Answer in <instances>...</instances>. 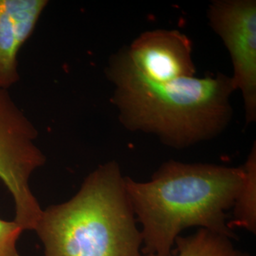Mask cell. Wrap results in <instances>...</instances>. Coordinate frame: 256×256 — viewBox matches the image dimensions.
Returning <instances> with one entry per match:
<instances>
[{
    "label": "cell",
    "mask_w": 256,
    "mask_h": 256,
    "mask_svg": "<svg viewBox=\"0 0 256 256\" xmlns=\"http://www.w3.org/2000/svg\"><path fill=\"white\" fill-rule=\"evenodd\" d=\"M47 4L46 0H0V90L18 82V53Z\"/></svg>",
    "instance_id": "cell-7"
},
{
    "label": "cell",
    "mask_w": 256,
    "mask_h": 256,
    "mask_svg": "<svg viewBox=\"0 0 256 256\" xmlns=\"http://www.w3.org/2000/svg\"><path fill=\"white\" fill-rule=\"evenodd\" d=\"M37 132L8 90H0V180L12 195L14 222L23 230H35L42 214L30 190V176L44 164L36 144Z\"/></svg>",
    "instance_id": "cell-4"
},
{
    "label": "cell",
    "mask_w": 256,
    "mask_h": 256,
    "mask_svg": "<svg viewBox=\"0 0 256 256\" xmlns=\"http://www.w3.org/2000/svg\"><path fill=\"white\" fill-rule=\"evenodd\" d=\"M124 180L117 163H107L70 201L42 210L35 230L45 256H143Z\"/></svg>",
    "instance_id": "cell-3"
},
{
    "label": "cell",
    "mask_w": 256,
    "mask_h": 256,
    "mask_svg": "<svg viewBox=\"0 0 256 256\" xmlns=\"http://www.w3.org/2000/svg\"><path fill=\"white\" fill-rule=\"evenodd\" d=\"M119 53L130 66L150 82H170L194 77L196 73L192 42L176 30L144 32Z\"/></svg>",
    "instance_id": "cell-6"
},
{
    "label": "cell",
    "mask_w": 256,
    "mask_h": 256,
    "mask_svg": "<svg viewBox=\"0 0 256 256\" xmlns=\"http://www.w3.org/2000/svg\"><path fill=\"white\" fill-rule=\"evenodd\" d=\"M244 178L233 206L234 220L229 228H242L252 233L256 230V150L252 146L244 166Z\"/></svg>",
    "instance_id": "cell-8"
},
{
    "label": "cell",
    "mask_w": 256,
    "mask_h": 256,
    "mask_svg": "<svg viewBox=\"0 0 256 256\" xmlns=\"http://www.w3.org/2000/svg\"><path fill=\"white\" fill-rule=\"evenodd\" d=\"M244 178L242 166L171 160L150 181L126 178L128 198L142 225L143 255L172 256L175 240L188 227L235 238L225 212L233 206Z\"/></svg>",
    "instance_id": "cell-1"
},
{
    "label": "cell",
    "mask_w": 256,
    "mask_h": 256,
    "mask_svg": "<svg viewBox=\"0 0 256 256\" xmlns=\"http://www.w3.org/2000/svg\"><path fill=\"white\" fill-rule=\"evenodd\" d=\"M108 77L112 101L124 127L156 134L166 146L183 148L220 134L232 118V77L223 74L166 82L146 80L120 54L111 58Z\"/></svg>",
    "instance_id": "cell-2"
},
{
    "label": "cell",
    "mask_w": 256,
    "mask_h": 256,
    "mask_svg": "<svg viewBox=\"0 0 256 256\" xmlns=\"http://www.w3.org/2000/svg\"><path fill=\"white\" fill-rule=\"evenodd\" d=\"M208 18L230 54L232 80L236 90L242 92L246 124H250L256 118V2L214 1Z\"/></svg>",
    "instance_id": "cell-5"
},
{
    "label": "cell",
    "mask_w": 256,
    "mask_h": 256,
    "mask_svg": "<svg viewBox=\"0 0 256 256\" xmlns=\"http://www.w3.org/2000/svg\"><path fill=\"white\" fill-rule=\"evenodd\" d=\"M230 240L226 236L200 228L188 236H178L175 256H249L236 248Z\"/></svg>",
    "instance_id": "cell-9"
},
{
    "label": "cell",
    "mask_w": 256,
    "mask_h": 256,
    "mask_svg": "<svg viewBox=\"0 0 256 256\" xmlns=\"http://www.w3.org/2000/svg\"><path fill=\"white\" fill-rule=\"evenodd\" d=\"M23 230L14 220H0V256H20L16 244Z\"/></svg>",
    "instance_id": "cell-10"
}]
</instances>
